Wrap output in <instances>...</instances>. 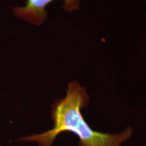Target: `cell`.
Here are the masks:
<instances>
[{
  "mask_svg": "<svg viewBox=\"0 0 146 146\" xmlns=\"http://www.w3.org/2000/svg\"><path fill=\"white\" fill-rule=\"evenodd\" d=\"M89 102V97L85 89L76 81L70 82L64 98L57 100L52 104V129L40 134L24 137L19 141L33 142L38 146H52L60 134L70 132L78 137V146H121L131 137L133 131L131 127L118 134L102 133L92 129L81 112Z\"/></svg>",
  "mask_w": 146,
  "mask_h": 146,
  "instance_id": "6da1fadb",
  "label": "cell"
},
{
  "mask_svg": "<svg viewBox=\"0 0 146 146\" xmlns=\"http://www.w3.org/2000/svg\"><path fill=\"white\" fill-rule=\"evenodd\" d=\"M54 0H27L23 7H16L14 13L24 21L40 26L47 18L46 7ZM81 0H63L62 8L68 12L79 9Z\"/></svg>",
  "mask_w": 146,
  "mask_h": 146,
  "instance_id": "7a4b0ae2",
  "label": "cell"
}]
</instances>
